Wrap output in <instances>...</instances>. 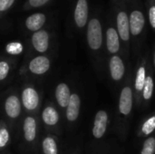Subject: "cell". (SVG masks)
<instances>
[{"label":"cell","mask_w":155,"mask_h":154,"mask_svg":"<svg viewBox=\"0 0 155 154\" xmlns=\"http://www.w3.org/2000/svg\"><path fill=\"white\" fill-rule=\"evenodd\" d=\"M87 41L89 46L94 49L97 50L102 45L103 41V34H102V26L97 19H92L88 24L87 28Z\"/></svg>","instance_id":"6da1fadb"},{"label":"cell","mask_w":155,"mask_h":154,"mask_svg":"<svg viewBox=\"0 0 155 154\" xmlns=\"http://www.w3.org/2000/svg\"><path fill=\"white\" fill-rule=\"evenodd\" d=\"M22 103L24 107L28 111L36 109L39 103V95L37 92L32 87L24 89L22 93Z\"/></svg>","instance_id":"7a4b0ae2"},{"label":"cell","mask_w":155,"mask_h":154,"mask_svg":"<svg viewBox=\"0 0 155 154\" xmlns=\"http://www.w3.org/2000/svg\"><path fill=\"white\" fill-rule=\"evenodd\" d=\"M50 68V61L46 56L39 55L35 57L29 63V70L34 74L41 75L45 74Z\"/></svg>","instance_id":"3957f363"},{"label":"cell","mask_w":155,"mask_h":154,"mask_svg":"<svg viewBox=\"0 0 155 154\" xmlns=\"http://www.w3.org/2000/svg\"><path fill=\"white\" fill-rule=\"evenodd\" d=\"M32 44L37 52H46L49 45L48 33L45 30H39L37 32H35V34L32 35Z\"/></svg>","instance_id":"277c9868"},{"label":"cell","mask_w":155,"mask_h":154,"mask_svg":"<svg viewBox=\"0 0 155 154\" xmlns=\"http://www.w3.org/2000/svg\"><path fill=\"white\" fill-rule=\"evenodd\" d=\"M88 17V4L86 0H78L74 9V21L77 26L84 27Z\"/></svg>","instance_id":"5b68a950"},{"label":"cell","mask_w":155,"mask_h":154,"mask_svg":"<svg viewBox=\"0 0 155 154\" xmlns=\"http://www.w3.org/2000/svg\"><path fill=\"white\" fill-rule=\"evenodd\" d=\"M5 111L8 117L12 119L17 118L21 113V103L17 96L10 95L5 102Z\"/></svg>","instance_id":"8992f818"},{"label":"cell","mask_w":155,"mask_h":154,"mask_svg":"<svg viewBox=\"0 0 155 154\" xmlns=\"http://www.w3.org/2000/svg\"><path fill=\"white\" fill-rule=\"evenodd\" d=\"M108 116L104 111H99L94 119V125L93 129V133L95 138H101L104 134L107 126Z\"/></svg>","instance_id":"52a82bcc"},{"label":"cell","mask_w":155,"mask_h":154,"mask_svg":"<svg viewBox=\"0 0 155 154\" xmlns=\"http://www.w3.org/2000/svg\"><path fill=\"white\" fill-rule=\"evenodd\" d=\"M145 23L144 16L142 12L140 11H134L131 14L129 24H130V31L134 35H138L143 29Z\"/></svg>","instance_id":"ba28073f"},{"label":"cell","mask_w":155,"mask_h":154,"mask_svg":"<svg viewBox=\"0 0 155 154\" xmlns=\"http://www.w3.org/2000/svg\"><path fill=\"white\" fill-rule=\"evenodd\" d=\"M133 106V93L130 87H124L121 93L119 110L121 113L128 115L132 111Z\"/></svg>","instance_id":"9c48e42d"},{"label":"cell","mask_w":155,"mask_h":154,"mask_svg":"<svg viewBox=\"0 0 155 154\" xmlns=\"http://www.w3.org/2000/svg\"><path fill=\"white\" fill-rule=\"evenodd\" d=\"M80 98L77 94H71L67 109H66V117L67 120L70 122H74L77 119L80 112Z\"/></svg>","instance_id":"30bf717a"},{"label":"cell","mask_w":155,"mask_h":154,"mask_svg":"<svg viewBox=\"0 0 155 154\" xmlns=\"http://www.w3.org/2000/svg\"><path fill=\"white\" fill-rule=\"evenodd\" d=\"M117 27L119 34L124 41H127L130 37L129 18L125 12H120L117 15Z\"/></svg>","instance_id":"8fae6325"},{"label":"cell","mask_w":155,"mask_h":154,"mask_svg":"<svg viewBox=\"0 0 155 154\" xmlns=\"http://www.w3.org/2000/svg\"><path fill=\"white\" fill-rule=\"evenodd\" d=\"M45 15L42 13H35L29 15L25 20V26L28 30L33 32L39 31L45 23Z\"/></svg>","instance_id":"7c38bea8"},{"label":"cell","mask_w":155,"mask_h":154,"mask_svg":"<svg viewBox=\"0 0 155 154\" xmlns=\"http://www.w3.org/2000/svg\"><path fill=\"white\" fill-rule=\"evenodd\" d=\"M110 71L114 80L119 81L124 74V65L119 56H113L110 61Z\"/></svg>","instance_id":"4fadbf2b"},{"label":"cell","mask_w":155,"mask_h":154,"mask_svg":"<svg viewBox=\"0 0 155 154\" xmlns=\"http://www.w3.org/2000/svg\"><path fill=\"white\" fill-rule=\"evenodd\" d=\"M71 97L70 89L67 84H60L55 89V98L61 107H67Z\"/></svg>","instance_id":"5bb4252c"},{"label":"cell","mask_w":155,"mask_h":154,"mask_svg":"<svg viewBox=\"0 0 155 154\" xmlns=\"http://www.w3.org/2000/svg\"><path fill=\"white\" fill-rule=\"evenodd\" d=\"M24 135L26 142L31 143L35 139L36 136V123L35 120L28 116L25 119L24 122Z\"/></svg>","instance_id":"9a60e30c"},{"label":"cell","mask_w":155,"mask_h":154,"mask_svg":"<svg viewBox=\"0 0 155 154\" xmlns=\"http://www.w3.org/2000/svg\"><path fill=\"white\" fill-rule=\"evenodd\" d=\"M107 37V48L109 52L111 53H116L118 52L120 48V43H119V36L115 29L109 28L106 33Z\"/></svg>","instance_id":"2e32d148"},{"label":"cell","mask_w":155,"mask_h":154,"mask_svg":"<svg viewBox=\"0 0 155 154\" xmlns=\"http://www.w3.org/2000/svg\"><path fill=\"white\" fill-rule=\"evenodd\" d=\"M42 119H43V121H44V123L45 124L53 126V125H54V124H56L58 123L59 115H58V113L56 112V110L54 107L48 106L43 111Z\"/></svg>","instance_id":"e0dca14e"},{"label":"cell","mask_w":155,"mask_h":154,"mask_svg":"<svg viewBox=\"0 0 155 154\" xmlns=\"http://www.w3.org/2000/svg\"><path fill=\"white\" fill-rule=\"evenodd\" d=\"M43 152L45 154H57L58 149L55 141L51 137H46L42 143Z\"/></svg>","instance_id":"ac0fdd59"},{"label":"cell","mask_w":155,"mask_h":154,"mask_svg":"<svg viewBox=\"0 0 155 154\" xmlns=\"http://www.w3.org/2000/svg\"><path fill=\"white\" fill-rule=\"evenodd\" d=\"M5 51L7 54L12 55L20 54L23 52V44L19 42H12L6 44Z\"/></svg>","instance_id":"d6986e66"},{"label":"cell","mask_w":155,"mask_h":154,"mask_svg":"<svg viewBox=\"0 0 155 154\" xmlns=\"http://www.w3.org/2000/svg\"><path fill=\"white\" fill-rule=\"evenodd\" d=\"M145 69L144 67H140L138 72H137V75H136V81H135V88L138 91H141L142 89H143L144 84H145Z\"/></svg>","instance_id":"ffe728a7"},{"label":"cell","mask_w":155,"mask_h":154,"mask_svg":"<svg viewBox=\"0 0 155 154\" xmlns=\"http://www.w3.org/2000/svg\"><path fill=\"white\" fill-rule=\"evenodd\" d=\"M153 92V80L152 77L148 76L145 80V84L143 86V97L145 100L151 99Z\"/></svg>","instance_id":"44dd1931"},{"label":"cell","mask_w":155,"mask_h":154,"mask_svg":"<svg viewBox=\"0 0 155 154\" xmlns=\"http://www.w3.org/2000/svg\"><path fill=\"white\" fill-rule=\"evenodd\" d=\"M154 152L155 139L154 138H149L145 141L141 154H154Z\"/></svg>","instance_id":"7402d4cb"},{"label":"cell","mask_w":155,"mask_h":154,"mask_svg":"<svg viewBox=\"0 0 155 154\" xmlns=\"http://www.w3.org/2000/svg\"><path fill=\"white\" fill-rule=\"evenodd\" d=\"M155 129V116L151 117L149 120H147L143 126V132L144 134H150L153 132V130Z\"/></svg>","instance_id":"603a6c76"},{"label":"cell","mask_w":155,"mask_h":154,"mask_svg":"<svg viewBox=\"0 0 155 154\" xmlns=\"http://www.w3.org/2000/svg\"><path fill=\"white\" fill-rule=\"evenodd\" d=\"M9 141V132L6 128H0V148L5 147Z\"/></svg>","instance_id":"cb8c5ba5"},{"label":"cell","mask_w":155,"mask_h":154,"mask_svg":"<svg viewBox=\"0 0 155 154\" xmlns=\"http://www.w3.org/2000/svg\"><path fill=\"white\" fill-rule=\"evenodd\" d=\"M10 66L7 62L0 61V81H3L8 75Z\"/></svg>","instance_id":"d4e9b609"},{"label":"cell","mask_w":155,"mask_h":154,"mask_svg":"<svg viewBox=\"0 0 155 154\" xmlns=\"http://www.w3.org/2000/svg\"><path fill=\"white\" fill-rule=\"evenodd\" d=\"M14 3L15 0H0V12H4L9 9Z\"/></svg>","instance_id":"484cf974"},{"label":"cell","mask_w":155,"mask_h":154,"mask_svg":"<svg viewBox=\"0 0 155 154\" xmlns=\"http://www.w3.org/2000/svg\"><path fill=\"white\" fill-rule=\"evenodd\" d=\"M50 0H29V5L33 7H40L45 5Z\"/></svg>","instance_id":"4316f807"},{"label":"cell","mask_w":155,"mask_h":154,"mask_svg":"<svg viewBox=\"0 0 155 154\" xmlns=\"http://www.w3.org/2000/svg\"><path fill=\"white\" fill-rule=\"evenodd\" d=\"M149 16H150V23H151L152 26L155 28V5L150 8Z\"/></svg>","instance_id":"83f0119b"},{"label":"cell","mask_w":155,"mask_h":154,"mask_svg":"<svg viewBox=\"0 0 155 154\" xmlns=\"http://www.w3.org/2000/svg\"><path fill=\"white\" fill-rule=\"evenodd\" d=\"M154 64H155V57H154Z\"/></svg>","instance_id":"f1b7e54d"}]
</instances>
